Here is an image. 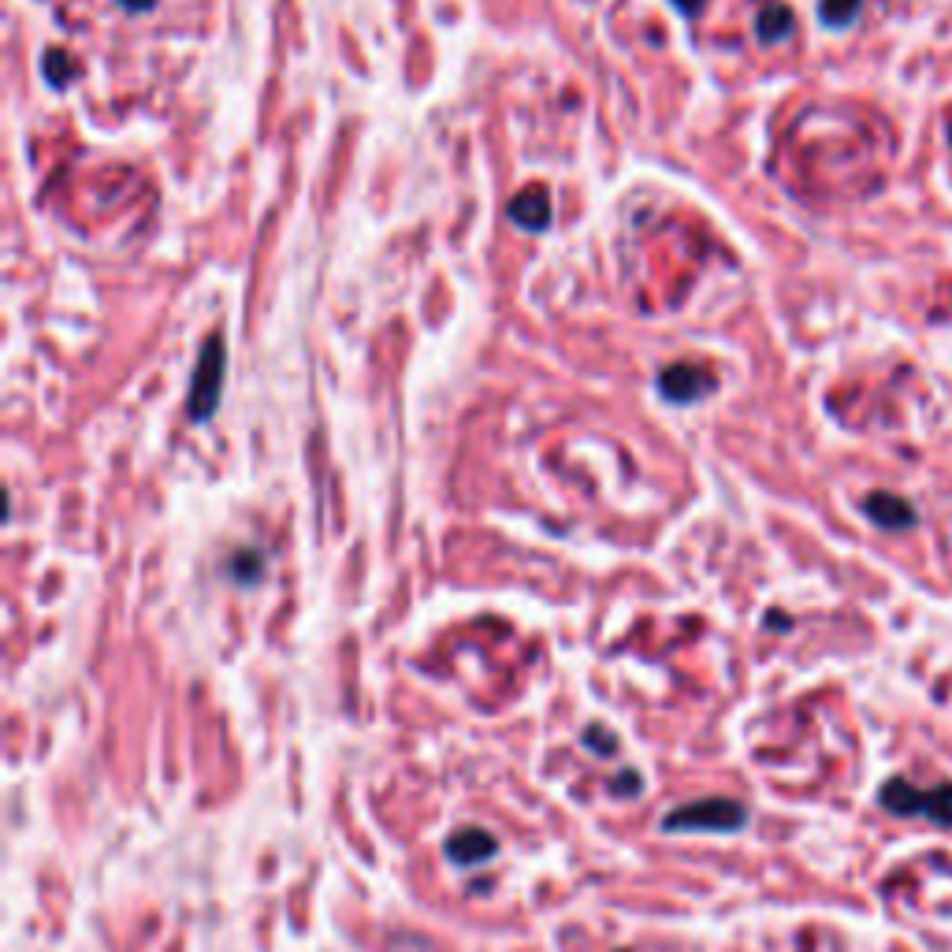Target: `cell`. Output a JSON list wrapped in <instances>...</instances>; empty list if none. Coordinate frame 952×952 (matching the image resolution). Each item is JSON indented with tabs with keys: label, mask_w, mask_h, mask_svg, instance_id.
I'll use <instances>...</instances> for the list:
<instances>
[{
	"label": "cell",
	"mask_w": 952,
	"mask_h": 952,
	"mask_svg": "<svg viewBox=\"0 0 952 952\" xmlns=\"http://www.w3.org/2000/svg\"><path fill=\"white\" fill-rule=\"evenodd\" d=\"M748 822L744 804L726 800V796H707V800L685 804L662 819L667 833H688V830H710V833H737Z\"/></svg>",
	"instance_id": "cell-1"
},
{
	"label": "cell",
	"mask_w": 952,
	"mask_h": 952,
	"mask_svg": "<svg viewBox=\"0 0 952 952\" xmlns=\"http://www.w3.org/2000/svg\"><path fill=\"white\" fill-rule=\"evenodd\" d=\"M224 372H227V350L224 339L213 335L205 346H201V358L194 369V380H190V421H209L220 406V394H224Z\"/></svg>",
	"instance_id": "cell-2"
},
{
	"label": "cell",
	"mask_w": 952,
	"mask_h": 952,
	"mask_svg": "<svg viewBox=\"0 0 952 952\" xmlns=\"http://www.w3.org/2000/svg\"><path fill=\"white\" fill-rule=\"evenodd\" d=\"M715 388H718V380L699 369V365H667V369L659 372V394L667 402H677V406L699 402Z\"/></svg>",
	"instance_id": "cell-3"
},
{
	"label": "cell",
	"mask_w": 952,
	"mask_h": 952,
	"mask_svg": "<svg viewBox=\"0 0 952 952\" xmlns=\"http://www.w3.org/2000/svg\"><path fill=\"white\" fill-rule=\"evenodd\" d=\"M447 860L455 863V867L469 871V867H484L488 860H495L499 852V841L492 838V833L477 830V826H461V830H455L447 838Z\"/></svg>",
	"instance_id": "cell-4"
},
{
	"label": "cell",
	"mask_w": 952,
	"mask_h": 952,
	"mask_svg": "<svg viewBox=\"0 0 952 952\" xmlns=\"http://www.w3.org/2000/svg\"><path fill=\"white\" fill-rule=\"evenodd\" d=\"M509 220L525 231H544L551 224V194L544 187H525L522 194L509 201Z\"/></svg>",
	"instance_id": "cell-5"
},
{
	"label": "cell",
	"mask_w": 952,
	"mask_h": 952,
	"mask_svg": "<svg viewBox=\"0 0 952 952\" xmlns=\"http://www.w3.org/2000/svg\"><path fill=\"white\" fill-rule=\"evenodd\" d=\"M863 509H867L871 522L882 525V528H908V525H916V509L904 503V499L889 495V492L871 495L867 503H863Z\"/></svg>",
	"instance_id": "cell-6"
},
{
	"label": "cell",
	"mask_w": 952,
	"mask_h": 952,
	"mask_svg": "<svg viewBox=\"0 0 952 952\" xmlns=\"http://www.w3.org/2000/svg\"><path fill=\"white\" fill-rule=\"evenodd\" d=\"M922 788H916L904 777H893V782L882 785V807L893 815H922Z\"/></svg>",
	"instance_id": "cell-7"
},
{
	"label": "cell",
	"mask_w": 952,
	"mask_h": 952,
	"mask_svg": "<svg viewBox=\"0 0 952 952\" xmlns=\"http://www.w3.org/2000/svg\"><path fill=\"white\" fill-rule=\"evenodd\" d=\"M755 31L763 42H782V37L793 34V12H788L785 4H766L763 12H759Z\"/></svg>",
	"instance_id": "cell-8"
},
{
	"label": "cell",
	"mask_w": 952,
	"mask_h": 952,
	"mask_svg": "<svg viewBox=\"0 0 952 952\" xmlns=\"http://www.w3.org/2000/svg\"><path fill=\"white\" fill-rule=\"evenodd\" d=\"M922 815H927L930 822H938L941 830H952V782L930 788V793L922 796Z\"/></svg>",
	"instance_id": "cell-9"
},
{
	"label": "cell",
	"mask_w": 952,
	"mask_h": 952,
	"mask_svg": "<svg viewBox=\"0 0 952 952\" xmlns=\"http://www.w3.org/2000/svg\"><path fill=\"white\" fill-rule=\"evenodd\" d=\"M863 0H819V15L826 26H849L860 15Z\"/></svg>",
	"instance_id": "cell-10"
},
{
	"label": "cell",
	"mask_w": 952,
	"mask_h": 952,
	"mask_svg": "<svg viewBox=\"0 0 952 952\" xmlns=\"http://www.w3.org/2000/svg\"><path fill=\"white\" fill-rule=\"evenodd\" d=\"M42 71H45V79H49L53 86H67L75 79V75H79V67H75V60L67 53H45V60H42Z\"/></svg>",
	"instance_id": "cell-11"
},
{
	"label": "cell",
	"mask_w": 952,
	"mask_h": 952,
	"mask_svg": "<svg viewBox=\"0 0 952 952\" xmlns=\"http://www.w3.org/2000/svg\"><path fill=\"white\" fill-rule=\"evenodd\" d=\"M261 570H265V559L257 551H243V555H235V559H231V576H235V581H243V584H254L257 576H261Z\"/></svg>",
	"instance_id": "cell-12"
},
{
	"label": "cell",
	"mask_w": 952,
	"mask_h": 952,
	"mask_svg": "<svg viewBox=\"0 0 952 952\" xmlns=\"http://www.w3.org/2000/svg\"><path fill=\"white\" fill-rule=\"evenodd\" d=\"M584 748H592L595 755H614L618 752V737H614L603 723H595V726L584 729Z\"/></svg>",
	"instance_id": "cell-13"
},
{
	"label": "cell",
	"mask_w": 952,
	"mask_h": 952,
	"mask_svg": "<svg viewBox=\"0 0 952 952\" xmlns=\"http://www.w3.org/2000/svg\"><path fill=\"white\" fill-rule=\"evenodd\" d=\"M611 788H614V793H618V796H637L640 788H643V777H640L637 771H632V766H625V771L614 774Z\"/></svg>",
	"instance_id": "cell-14"
},
{
	"label": "cell",
	"mask_w": 952,
	"mask_h": 952,
	"mask_svg": "<svg viewBox=\"0 0 952 952\" xmlns=\"http://www.w3.org/2000/svg\"><path fill=\"white\" fill-rule=\"evenodd\" d=\"M673 8H677L681 15H699L707 8V0H673Z\"/></svg>",
	"instance_id": "cell-15"
},
{
	"label": "cell",
	"mask_w": 952,
	"mask_h": 952,
	"mask_svg": "<svg viewBox=\"0 0 952 952\" xmlns=\"http://www.w3.org/2000/svg\"><path fill=\"white\" fill-rule=\"evenodd\" d=\"M123 8H127V12H149L153 4H157V0H120Z\"/></svg>",
	"instance_id": "cell-16"
},
{
	"label": "cell",
	"mask_w": 952,
	"mask_h": 952,
	"mask_svg": "<svg viewBox=\"0 0 952 952\" xmlns=\"http://www.w3.org/2000/svg\"><path fill=\"white\" fill-rule=\"evenodd\" d=\"M621 952H625V949H621Z\"/></svg>",
	"instance_id": "cell-17"
}]
</instances>
